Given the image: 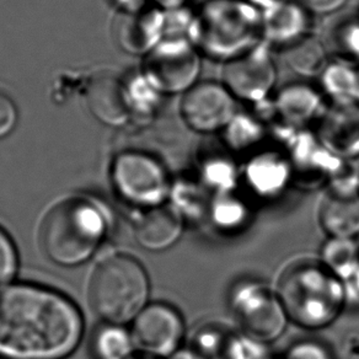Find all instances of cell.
Segmentation results:
<instances>
[{
	"label": "cell",
	"mask_w": 359,
	"mask_h": 359,
	"mask_svg": "<svg viewBox=\"0 0 359 359\" xmlns=\"http://www.w3.org/2000/svg\"><path fill=\"white\" fill-rule=\"evenodd\" d=\"M166 35V14L159 6H143L121 13L115 24L121 48L133 55H148Z\"/></svg>",
	"instance_id": "cell-12"
},
{
	"label": "cell",
	"mask_w": 359,
	"mask_h": 359,
	"mask_svg": "<svg viewBox=\"0 0 359 359\" xmlns=\"http://www.w3.org/2000/svg\"><path fill=\"white\" fill-rule=\"evenodd\" d=\"M288 318L305 327H323L341 313L344 290L342 282L324 264H299L290 269L278 290Z\"/></svg>",
	"instance_id": "cell-4"
},
{
	"label": "cell",
	"mask_w": 359,
	"mask_h": 359,
	"mask_svg": "<svg viewBox=\"0 0 359 359\" xmlns=\"http://www.w3.org/2000/svg\"><path fill=\"white\" fill-rule=\"evenodd\" d=\"M300 6L313 15H327L334 14L341 8H344L347 0H297Z\"/></svg>",
	"instance_id": "cell-28"
},
{
	"label": "cell",
	"mask_w": 359,
	"mask_h": 359,
	"mask_svg": "<svg viewBox=\"0 0 359 359\" xmlns=\"http://www.w3.org/2000/svg\"><path fill=\"white\" fill-rule=\"evenodd\" d=\"M267 121L257 112H238L225 128L228 144L233 148H248L262 140L267 132Z\"/></svg>",
	"instance_id": "cell-23"
},
{
	"label": "cell",
	"mask_w": 359,
	"mask_h": 359,
	"mask_svg": "<svg viewBox=\"0 0 359 359\" xmlns=\"http://www.w3.org/2000/svg\"><path fill=\"white\" fill-rule=\"evenodd\" d=\"M16 269L18 255L15 246L6 231L0 228V287L14 277Z\"/></svg>",
	"instance_id": "cell-26"
},
{
	"label": "cell",
	"mask_w": 359,
	"mask_h": 359,
	"mask_svg": "<svg viewBox=\"0 0 359 359\" xmlns=\"http://www.w3.org/2000/svg\"><path fill=\"white\" fill-rule=\"evenodd\" d=\"M170 359H205L197 351L192 349H179L177 352H175Z\"/></svg>",
	"instance_id": "cell-32"
},
{
	"label": "cell",
	"mask_w": 359,
	"mask_h": 359,
	"mask_svg": "<svg viewBox=\"0 0 359 359\" xmlns=\"http://www.w3.org/2000/svg\"><path fill=\"white\" fill-rule=\"evenodd\" d=\"M239 339L217 330H205L197 339V351L205 359H244Z\"/></svg>",
	"instance_id": "cell-24"
},
{
	"label": "cell",
	"mask_w": 359,
	"mask_h": 359,
	"mask_svg": "<svg viewBox=\"0 0 359 359\" xmlns=\"http://www.w3.org/2000/svg\"><path fill=\"white\" fill-rule=\"evenodd\" d=\"M246 1L264 13V11L273 9L276 6H280L283 3H287L290 0H246Z\"/></svg>",
	"instance_id": "cell-30"
},
{
	"label": "cell",
	"mask_w": 359,
	"mask_h": 359,
	"mask_svg": "<svg viewBox=\"0 0 359 359\" xmlns=\"http://www.w3.org/2000/svg\"><path fill=\"white\" fill-rule=\"evenodd\" d=\"M324 266L339 280L353 278L359 267V248L352 239L332 238L323 251Z\"/></svg>",
	"instance_id": "cell-22"
},
{
	"label": "cell",
	"mask_w": 359,
	"mask_h": 359,
	"mask_svg": "<svg viewBox=\"0 0 359 359\" xmlns=\"http://www.w3.org/2000/svg\"><path fill=\"white\" fill-rule=\"evenodd\" d=\"M109 218L102 205L86 198H72L55 205L46 217L41 241L55 264H84L105 238Z\"/></svg>",
	"instance_id": "cell-3"
},
{
	"label": "cell",
	"mask_w": 359,
	"mask_h": 359,
	"mask_svg": "<svg viewBox=\"0 0 359 359\" xmlns=\"http://www.w3.org/2000/svg\"><path fill=\"white\" fill-rule=\"evenodd\" d=\"M83 334L79 310L40 285L0 290V359H65Z\"/></svg>",
	"instance_id": "cell-1"
},
{
	"label": "cell",
	"mask_w": 359,
	"mask_h": 359,
	"mask_svg": "<svg viewBox=\"0 0 359 359\" xmlns=\"http://www.w3.org/2000/svg\"><path fill=\"white\" fill-rule=\"evenodd\" d=\"M201 52L191 41L164 39L147 55L144 76L160 94H185L201 73Z\"/></svg>",
	"instance_id": "cell-7"
},
{
	"label": "cell",
	"mask_w": 359,
	"mask_h": 359,
	"mask_svg": "<svg viewBox=\"0 0 359 359\" xmlns=\"http://www.w3.org/2000/svg\"><path fill=\"white\" fill-rule=\"evenodd\" d=\"M316 125V138L331 154H359V104H331Z\"/></svg>",
	"instance_id": "cell-14"
},
{
	"label": "cell",
	"mask_w": 359,
	"mask_h": 359,
	"mask_svg": "<svg viewBox=\"0 0 359 359\" xmlns=\"http://www.w3.org/2000/svg\"><path fill=\"white\" fill-rule=\"evenodd\" d=\"M182 233L181 217L169 207H154L135 224V239L149 251H161L174 245Z\"/></svg>",
	"instance_id": "cell-17"
},
{
	"label": "cell",
	"mask_w": 359,
	"mask_h": 359,
	"mask_svg": "<svg viewBox=\"0 0 359 359\" xmlns=\"http://www.w3.org/2000/svg\"><path fill=\"white\" fill-rule=\"evenodd\" d=\"M19 114L15 102L4 90L0 89V138L11 135L18 123Z\"/></svg>",
	"instance_id": "cell-27"
},
{
	"label": "cell",
	"mask_w": 359,
	"mask_h": 359,
	"mask_svg": "<svg viewBox=\"0 0 359 359\" xmlns=\"http://www.w3.org/2000/svg\"><path fill=\"white\" fill-rule=\"evenodd\" d=\"M223 84L236 100L259 105L269 101L277 81L271 48L264 42L223 63Z\"/></svg>",
	"instance_id": "cell-9"
},
{
	"label": "cell",
	"mask_w": 359,
	"mask_h": 359,
	"mask_svg": "<svg viewBox=\"0 0 359 359\" xmlns=\"http://www.w3.org/2000/svg\"><path fill=\"white\" fill-rule=\"evenodd\" d=\"M320 223L331 238L352 239L359 233V195L353 191L334 190L325 197Z\"/></svg>",
	"instance_id": "cell-16"
},
{
	"label": "cell",
	"mask_w": 359,
	"mask_h": 359,
	"mask_svg": "<svg viewBox=\"0 0 359 359\" xmlns=\"http://www.w3.org/2000/svg\"><path fill=\"white\" fill-rule=\"evenodd\" d=\"M264 13L246 0H208L196 11L192 43L225 63L264 42Z\"/></svg>",
	"instance_id": "cell-2"
},
{
	"label": "cell",
	"mask_w": 359,
	"mask_h": 359,
	"mask_svg": "<svg viewBox=\"0 0 359 359\" xmlns=\"http://www.w3.org/2000/svg\"><path fill=\"white\" fill-rule=\"evenodd\" d=\"M238 100L222 81L202 80L187 90L180 114L189 128L210 135L224 130L238 114Z\"/></svg>",
	"instance_id": "cell-10"
},
{
	"label": "cell",
	"mask_w": 359,
	"mask_h": 359,
	"mask_svg": "<svg viewBox=\"0 0 359 359\" xmlns=\"http://www.w3.org/2000/svg\"><path fill=\"white\" fill-rule=\"evenodd\" d=\"M319 78L321 93L331 104H359V68L334 60Z\"/></svg>",
	"instance_id": "cell-20"
},
{
	"label": "cell",
	"mask_w": 359,
	"mask_h": 359,
	"mask_svg": "<svg viewBox=\"0 0 359 359\" xmlns=\"http://www.w3.org/2000/svg\"><path fill=\"white\" fill-rule=\"evenodd\" d=\"M285 359H330V357L318 344H302L290 349Z\"/></svg>",
	"instance_id": "cell-29"
},
{
	"label": "cell",
	"mask_w": 359,
	"mask_h": 359,
	"mask_svg": "<svg viewBox=\"0 0 359 359\" xmlns=\"http://www.w3.org/2000/svg\"><path fill=\"white\" fill-rule=\"evenodd\" d=\"M125 359H150V358H140V357H127V358Z\"/></svg>",
	"instance_id": "cell-34"
},
{
	"label": "cell",
	"mask_w": 359,
	"mask_h": 359,
	"mask_svg": "<svg viewBox=\"0 0 359 359\" xmlns=\"http://www.w3.org/2000/svg\"><path fill=\"white\" fill-rule=\"evenodd\" d=\"M325 111L321 91L306 84L287 85L271 100V122L280 130L295 132L310 123H318Z\"/></svg>",
	"instance_id": "cell-13"
},
{
	"label": "cell",
	"mask_w": 359,
	"mask_h": 359,
	"mask_svg": "<svg viewBox=\"0 0 359 359\" xmlns=\"http://www.w3.org/2000/svg\"><path fill=\"white\" fill-rule=\"evenodd\" d=\"M155 6L159 8H164L168 11H175V9H180V8H185L186 4L190 0H153Z\"/></svg>",
	"instance_id": "cell-31"
},
{
	"label": "cell",
	"mask_w": 359,
	"mask_h": 359,
	"mask_svg": "<svg viewBox=\"0 0 359 359\" xmlns=\"http://www.w3.org/2000/svg\"><path fill=\"white\" fill-rule=\"evenodd\" d=\"M90 110L107 125H122L130 117V101L118 80L104 75L94 80L88 90Z\"/></svg>",
	"instance_id": "cell-18"
},
{
	"label": "cell",
	"mask_w": 359,
	"mask_h": 359,
	"mask_svg": "<svg viewBox=\"0 0 359 359\" xmlns=\"http://www.w3.org/2000/svg\"><path fill=\"white\" fill-rule=\"evenodd\" d=\"M311 15L297 0H290L264 11V43L269 48L285 50L306 36L313 35Z\"/></svg>",
	"instance_id": "cell-15"
},
{
	"label": "cell",
	"mask_w": 359,
	"mask_h": 359,
	"mask_svg": "<svg viewBox=\"0 0 359 359\" xmlns=\"http://www.w3.org/2000/svg\"><path fill=\"white\" fill-rule=\"evenodd\" d=\"M323 42L334 60L359 68V14L334 15L325 26Z\"/></svg>",
	"instance_id": "cell-19"
},
{
	"label": "cell",
	"mask_w": 359,
	"mask_h": 359,
	"mask_svg": "<svg viewBox=\"0 0 359 359\" xmlns=\"http://www.w3.org/2000/svg\"><path fill=\"white\" fill-rule=\"evenodd\" d=\"M112 179L117 194L132 205L159 207L169 192V177L163 163L143 151H126L116 158Z\"/></svg>",
	"instance_id": "cell-6"
},
{
	"label": "cell",
	"mask_w": 359,
	"mask_h": 359,
	"mask_svg": "<svg viewBox=\"0 0 359 359\" xmlns=\"http://www.w3.org/2000/svg\"><path fill=\"white\" fill-rule=\"evenodd\" d=\"M184 323L169 305L153 304L135 319L132 339L138 348L153 357H171L179 351Z\"/></svg>",
	"instance_id": "cell-11"
},
{
	"label": "cell",
	"mask_w": 359,
	"mask_h": 359,
	"mask_svg": "<svg viewBox=\"0 0 359 359\" xmlns=\"http://www.w3.org/2000/svg\"><path fill=\"white\" fill-rule=\"evenodd\" d=\"M132 339L118 325H109L97 331L94 349L99 359H125L130 357Z\"/></svg>",
	"instance_id": "cell-25"
},
{
	"label": "cell",
	"mask_w": 359,
	"mask_h": 359,
	"mask_svg": "<svg viewBox=\"0 0 359 359\" xmlns=\"http://www.w3.org/2000/svg\"><path fill=\"white\" fill-rule=\"evenodd\" d=\"M231 306L240 327L251 339L269 342L285 331L288 315L278 293L266 285H241L234 293Z\"/></svg>",
	"instance_id": "cell-8"
},
{
	"label": "cell",
	"mask_w": 359,
	"mask_h": 359,
	"mask_svg": "<svg viewBox=\"0 0 359 359\" xmlns=\"http://www.w3.org/2000/svg\"><path fill=\"white\" fill-rule=\"evenodd\" d=\"M149 280L144 269L128 256H114L96 269L90 303L96 314L112 325L128 323L144 309Z\"/></svg>",
	"instance_id": "cell-5"
},
{
	"label": "cell",
	"mask_w": 359,
	"mask_h": 359,
	"mask_svg": "<svg viewBox=\"0 0 359 359\" xmlns=\"http://www.w3.org/2000/svg\"><path fill=\"white\" fill-rule=\"evenodd\" d=\"M282 52L290 69L303 78L320 76L330 63L324 42L314 34L306 36Z\"/></svg>",
	"instance_id": "cell-21"
},
{
	"label": "cell",
	"mask_w": 359,
	"mask_h": 359,
	"mask_svg": "<svg viewBox=\"0 0 359 359\" xmlns=\"http://www.w3.org/2000/svg\"><path fill=\"white\" fill-rule=\"evenodd\" d=\"M354 280H355V285H357V288H358L359 290V267L358 269H357V272H355V275H354Z\"/></svg>",
	"instance_id": "cell-33"
}]
</instances>
